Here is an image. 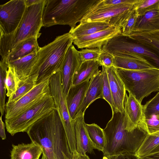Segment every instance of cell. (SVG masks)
I'll return each mask as SVG.
<instances>
[{
    "mask_svg": "<svg viewBox=\"0 0 159 159\" xmlns=\"http://www.w3.org/2000/svg\"><path fill=\"white\" fill-rule=\"evenodd\" d=\"M73 155L72 159H90L89 156L86 154H83L77 152Z\"/></svg>",
    "mask_w": 159,
    "mask_h": 159,
    "instance_id": "cell-43",
    "label": "cell"
},
{
    "mask_svg": "<svg viewBox=\"0 0 159 159\" xmlns=\"http://www.w3.org/2000/svg\"><path fill=\"white\" fill-rule=\"evenodd\" d=\"M114 57L113 66L117 69L136 70L157 68L146 60L142 58L132 57L115 56Z\"/></svg>",
    "mask_w": 159,
    "mask_h": 159,
    "instance_id": "cell-24",
    "label": "cell"
},
{
    "mask_svg": "<svg viewBox=\"0 0 159 159\" xmlns=\"http://www.w3.org/2000/svg\"><path fill=\"white\" fill-rule=\"evenodd\" d=\"M111 26L109 23L104 22H85L80 23L75 27L71 28L69 33L74 39L92 34Z\"/></svg>",
    "mask_w": 159,
    "mask_h": 159,
    "instance_id": "cell-25",
    "label": "cell"
},
{
    "mask_svg": "<svg viewBox=\"0 0 159 159\" xmlns=\"http://www.w3.org/2000/svg\"><path fill=\"white\" fill-rule=\"evenodd\" d=\"M47 0L26 7L22 19L16 31L9 34H0V54L7 59L16 45L32 37L39 38L43 26V15Z\"/></svg>",
    "mask_w": 159,
    "mask_h": 159,
    "instance_id": "cell-4",
    "label": "cell"
},
{
    "mask_svg": "<svg viewBox=\"0 0 159 159\" xmlns=\"http://www.w3.org/2000/svg\"><path fill=\"white\" fill-rule=\"evenodd\" d=\"M37 37H32L24 40L17 44L8 56V62L25 57L35 51H38L40 47Z\"/></svg>",
    "mask_w": 159,
    "mask_h": 159,
    "instance_id": "cell-23",
    "label": "cell"
},
{
    "mask_svg": "<svg viewBox=\"0 0 159 159\" xmlns=\"http://www.w3.org/2000/svg\"><path fill=\"white\" fill-rule=\"evenodd\" d=\"M102 159H139L135 154L125 153L111 155H103Z\"/></svg>",
    "mask_w": 159,
    "mask_h": 159,
    "instance_id": "cell-41",
    "label": "cell"
},
{
    "mask_svg": "<svg viewBox=\"0 0 159 159\" xmlns=\"http://www.w3.org/2000/svg\"><path fill=\"white\" fill-rule=\"evenodd\" d=\"M126 127L125 113L112 112L111 119L103 129L106 140L103 155L135 153L148 133L140 123L132 131Z\"/></svg>",
    "mask_w": 159,
    "mask_h": 159,
    "instance_id": "cell-2",
    "label": "cell"
},
{
    "mask_svg": "<svg viewBox=\"0 0 159 159\" xmlns=\"http://www.w3.org/2000/svg\"><path fill=\"white\" fill-rule=\"evenodd\" d=\"M26 7L25 0H11L0 5V34H11L16 31Z\"/></svg>",
    "mask_w": 159,
    "mask_h": 159,
    "instance_id": "cell-12",
    "label": "cell"
},
{
    "mask_svg": "<svg viewBox=\"0 0 159 159\" xmlns=\"http://www.w3.org/2000/svg\"><path fill=\"white\" fill-rule=\"evenodd\" d=\"M49 80L51 94L63 125L70 151L75 154L77 152L74 120L70 116L62 89L61 70L52 75Z\"/></svg>",
    "mask_w": 159,
    "mask_h": 159,
    "instance_id": "cell-8",
    "label": "cell"
},
{
    "mask_svg": "<svg viewBox=\"0 0 159 159\" xmlns=\"http://www.w3.org/2000/svg\"><path fill=\"white\" fill-rule=\"evenodd\" d=\"M83 62L79 51L71 44L66 52L61 69L62 87L66 97L72 85L74 74Z\"/></svg>",
    "mask_w": 159,
    "mask_h": 159,
    "instance_id": "cell-13",
    "label": "cell"
},
{
    "mask_svg": "<svg viewBox=\"0 0 159 159\" xmlns=\"http://www.w3.org/2000/svg\"><path fill=\"white\" fill-rule=\"evenodd\" d=\"M42 0H25L26 7L30 6L34 4L41 2Z\"/></svg>",
    "mask_w": 159,
    "mask_h": 159,
    "instance_id": "cell-44",
    "label": "cell"
},
{
    "mask_svg": "<svg viewBox=\"0 0 159 159\" xmlns=\"http://www.w3.org/2000/svg\"><path fill=\"white\" fill-rule=\"evenodd\" d=\"M89 83L90 81L88 80L72 85L69 90L66 100L70 116L73 120L75 119L78 109L83 101Z\"/></svg>",
    "mask_w": 159,
    "mask_h": 159,
    "instance_id": "cell-18",
    "label": "cell"
},
{
    "mask_svg": "<svg viewBox=\"0 0 159 159\" xmlns=\"http://www.w3.org/2000/svg\"><path fill=\"white\" fill-rule=\"evenodd\" d=\"M74 39L68 32L57 37L51 42L40 47L33 73V75L38 74L36 84L61 70L66 54Z\"/></svg>",
    "mask_w": 159,
    "mask_h": 159,
    "instance_id": "cell-5",
    "label": "cell"
},
{
    "mask_svg": "<svg viewBox=\"0 0 159 159\" xmlns=\"http://www.w3.org/2000/svg\"><path fill=\"white\" fill-rule=\"evenodd\" d=\"M101 72L103 76L102 99L105 100L109 103L112 111L114 110V105L109 79L105 67L102 66Z\"/></svg>",
    "mask_w": 159,
    "mask_h": 159,
    "instance_id": "cell-34",
    "label": "cell"
},
{
    "mask_svg": "<svg viewBox=\"0 0 159 159\" xmlns=\"http://www.w3.org/2000/svg\"><path fill=\"white\" fill-rule=\"evenodd\" d=\"M38 76L36 74L21 79L17 90L8 97L6 103L15 102L30 92L36 85Z\"/></svg>",
    "mask_w": 159,
    "mask_h": 159,
    "instance_id": "cell-30",
    "label": "cell"
},
{
    "mask_svg": "<svg viewBox=\"0 0 159 159\" xmlns=\"http://www.w3.org/2000/svg\"><path fill=\"white\" fill-rule=\"evenodd\" d=\"M138 0H100L94 4L96 7L110 6L122 4H134Z\"/></svg>",
    "mask_w": 159,
    "mask_h": 159,
    "instance_id": "cell-39",
    "label": "cell"
},
{
    "mask_svg": "<svg viewBox=\"0 0 159 159\" xmlns=\"http://www.w3.org/2000/svg\"><path fill=\"white\" fill-rule=\"evenodd\" d=\"M2 116L1 115L0 119V136L2 140H5L6 138L5 129V124L2 121Z\"/></svg>",
    "mask_w": 159,
    "mask_h": 159,
    "instance_id": "cell-42",
    "label": "cell"
},
{
    "mask_svg": "<svg viewBox=\"0 0 159 159\" xmlns=\"http://www.w3.org/2000/svg\"><path fill=\"white\" fill-rule=\"evenodd\" d=\"M128 36L152 49L159 55V30L132 32Z\"/></svg>",
    "mask_w": 159,
    "mask_h": 159,
    "instance_id": "cell-27",
    "label": "cell"
},
{
    "mask_svg": "<svg viewBox=\"0 0 159 159\" xmlns=\"http://www.w3.org/2000/svg\"><path fill=\"white\" fill-rule=\"evenodd\" d=\"M83 62L89 61H97L102 52L99 48H85L79 51Z\"/></svg>",
    "mask_w": 159,
    "mask_h": 159,
    "instance_id": "cell-37",
    "label": "cell"
},
{
    "mask_svg": "<svg viewBox=\"0 0 159 159\" xmlns=\"http://www.w3.org/2000/svg\"><path fill=\"white\" fill-rule=\"evenodd\" d=\"M114 58L110 53L102 51L97 61L100 66L108 67L113 66Z\"/></svg>",
    "mask_w": 159,
    "mask_h": 159,
    "instance_id": "cell-40",
    "label": "cell"
},
{
    "mask_svg": "<svg viewBox=\"0 0 159 159\" xmlns=\"http://www.w3.org/2000/svg\"><path fill=\"white\" fill-rule=\"evenodd\" d=\"M51 94L49 79L36 85L27 94L16 101L6 103L5 119L13 118L30 108Z\"/></svg>",
    "mask_w": 159,
    "mask_h": 159,
    "instance_id": "cell-11",
    "label": "cell"
},
{
    "mask_svg": "<svg viewBox=\"0 0 159 159\" xmlns=\"http://www.w3.org/2000/svg\"><path fill=\"white\" fill-rule=\"evenodd\" d=\"M21 79L16 74L14 68L8 65L6 78L5 84L7 91L6 95L8 97L16 91Z\"/></svg>",
    "mask_w": 159,
    "mask_h": 159,
    "instance_id": "cell-32",
    "label": "cell"
},
{
    "mask_svg": "<svg viewBox=\"0 0 159 159\" xmlns=\"http://www.w3.org/2000/svg\"><path fill=\"white\" fill-rule=\"evenodd\" d=\"M102 74L100 71L90 79L84 100L78 109L76 117L84 115L86 110L93 102L98 99L102 98Z\"/></svg>",
    "mask_w": 159,
    "mask_h": 159,
    "instance_id": "cell-19",
    "label": "cell"
},
{
    "mask_svg": "<svg viewBox=\"0 0 159 159\" xmlns=\"http://www.w3.org/2000/svg\"><path fill=\"white\" fill-rule=\"evenodd\" d=\"M143 106L144 116L159 115V91L152 98L147 102Z\"/></svg>",
    "mask_w": 159,
    "mask_h": 159,
    "instance_id": "cell-35",
    "label": "cell"
},
{
    "mask_svg": "<svg viewBox=\"0 0 159 159\" xmlns=\"http://www.w3.org/2000/svg\"><path fill=\"white\" fill-rule=\"evenodd\" d=\"M100 66L98 61L83 62L75 71L73 79L72 85H75L89 80L99 72Z\"/></svg>",
    "mask_w": 159,
    "mask_h": 159,
    "instance_id": "cell-26",
    "label": "cell"
},
{
    "mask_svg": "<svg viewBox=\"0 0 159 159\" xmlns=\"http://www.w3.org/2000/svg\"><path fill=\"white\" fill-rule=\"evenodd\" d=\"M41 159H45V158L43 155Z\"/></svg>",
    "mask_w": 159,
    "mask_h": 159,
    "instance_id": "cell-46",
    "label": "cell"
},
{
    "mask_svg": "<svg viewBox=\"0 0 159 159\" xmlns=\"http://www.w3.org/2000/svg\"><path fill=\"white\" fill-rule=\"evenodd\" d=\"M98 0H47L43 15V26L68 25L73 28Z\"/></svg>",
    "mask_w": 159,
    "mask_h": 159,
    "instance_id": "cell-3",
    "label": "cell"
},
{
    "mask_svg": "<svg viewBox=\"0 0 159 159\" xmlns=\"http://www.w3.org/2000/svg\"><path fill=\"white\" fill-rule=\"evenodd\" d=\"M38 51H35L22 58L8 62L13 67L20 79L33 75L34 66L38 59Z\"/></svg>",
    "mask_w": 159,
    "mask_h": 159,
    "instance_id": "cell-22",
    "label": "cell"
},
{
    "mask_svg": "<svg viewBox=\"0 0 159 159\" xmlns=\"http://www.w3.org/2000/svg\"><path fill=\"white\" fill-rule=\"evenodd\" d=\"M140 123L144 126L148 134L159 132V115L146 117L143 116Z\"/></svg>",
    "mask_w": 159,
    "mask_h": 159,
    "instance_id": "cell-33",
    "label": "cell"
},
{
    "mask_svg": "<svg viewBox=\"0 0 159 159\" xmlns=\"http://www.w3.org/2000/svg\"><path fill=\"white\" fill-rule=\"evenodd\" d=\"M8 68V64L7 59H2L0 62V110L2 116L5 112V100L7 94L5 81Z\"/></svg>",
    "mask_w": 159,
    "mask_h": 159,
    "instance_id": "cell-31",
    "label": "cell"
},
{
    "mask_svg": "<svg viewBox=\"0 0 159 159\" xmlns=\"http://www.w3.org/2000/svg\"><path fill=\"white\" fill-rule=\"evenodd\" d=\"M121 33V27L113 25L92 34L75 39L73 43L79 48L102 49L109 40Z\"/></svg>",
    "mask_w": 159,
    "mask_h": 159,
    "instance_id": "cell-14",
    "label": "cell"
},
{
    "mask_svg": "<svg viewBox=\"0 0 159 159\" xmlns=\"http://www.w3.org/2000/svg\"><path fill=\"white\" fill-rule=\"evenodd\" d=\"M159 2V0H138L134 5V8L139 16L144 15Z\"/></svg>",
    "mask_w": 159,
    "mask_h": 159,
    "instance_id": "cell-36",
    "label": "cell"
},
{
    "mask_svg": "<svg viewBox=\"0 0 159 159\" xmlns=\"http://www.w3.org/2000/svg\"><path fill=\"white\" fill-rule=\"evenodd\" d=\"M126 128L132 131L136 128L143 117V106L131 94H126L124 102Z\"/></svg>",
    "mask_w": 159,
    "mask_h": 159,
    "instance_id": "cell-16",
    "label": "cell"
},
{
    "mask_svg": "<svg viewBox=\"0 0 159 159\" xmlns=\"http://www.w3.org/2000/svg\"><path fill=\"white\" fill-rule=\"evenodd\" d=\"M114 57L143 59L159 69V55L152 49L121 33L109 40L102 48Z\"/></svg>",
    "mask_w": 159,
    "mask_h": 159,
    "instance_id": "cell-7",
    "label": "cell"
},
{
    "mask_svg": "<svg viewBox=\"0 0 159 159\" xmlns=\"http://www.w3.org/2000/svg\"><path fill=\"white\" fill-rule=\"evenodd\" d=\"M40 146L45 159H72L65 131L57 108L42 117L26 132Z\"/></svg>",
    "mask_w": 159,
    "mask_h": 159,
    "instance_id": "cell-1",
    "label": "cell"
},
{
    "mask_svg": "<svg viewBox=\"0 0 159 159\" xmlns=\"http://www.w3.org/2000/svg\"><path fill=\"white\" fill-rule=\"evenodd\" d=\"M135 4L100 7H96L94 5L80 23L104 22L109 23L111 26H118L121 28L134 9Z\"/></svg>",
    "mask_w": 159,
    "mask_h": 159,
    "instance_id": "cell-10",
    "label": "cell"
},
{
    "mask_svg": "<svg viewBox=\"0 0 159 159\" xmlns=\"http://www.w3.org/2000/svg\"><path fill=\"white\" fill-rule=\"evenodd\" d=\"M114 105V111L125 112L124 102L126 94L124 84L114 66L106 67Z\"/></svg>",
    "mask_w": 159,
    "mask_h": 159,
    "instance_id": "cell-15",
    "label": "cell"
},
{
    "mask_svg": "<svg viewBox=\"0 0 159 159\" xmlns=\"http://www.w3.org/2000/svg\"><path fill=\"white\" fill-rule=\"evenodd\" d=\"M12 147L10 159H39L43 153L41 147L33 142L12 144Z\"/></svg>",
    "mask_w": 159,
    "mask_h": 159,
    "instance_id": "cell-21",
    "label": "cell"
},
{
    "mask_svg": "<svg viewBox=\"0 0 159 159\" xmlns=\"http://www.w3.org/2000/svg\"><path fill=\"white\" fill-rule=\"evenodd\" d=\"M159 153V132L148 134L135 154L139 158Z\"/></svg>",
    "mask_w": 159,
    "mask_h": 159,
    "instance_id": "cell-28",
    "label": "cell"
},
{
    "mask_svg": "<svg viewBox=\"0 0 159 159\" xmlns=\"http://www.w3.org/2000/svg\"><path fill=\"white\" fill-rule=\"evenodd\" d=\"M51 94L19 115L5 119L7 131L13 136L19 132H26L35 122L46 114L56 108Z\"/></svg>",
    "mask_w": 159,
    "mask_h": 159,
    "instance_id": "cell-9",
    "label": "cell"
},
{
    "mask_svg": "<svg viewBox=\"0 0 159 159\" xmlns=\"http://www.w3.org/2000/svg\"><path fill=\"white\" fill-rule=\"evenodd\" d=\"M126 90L139 102L152 93L159 91V69L130 70L117 69Z\"/></svg>",
    "mask_w": 159,
    "mask_h": 159,
    "instance_id": "cell-6",
    "label": "cell"
},
{
    "mask_svg": "<svg viewBox=\"0 0 159 159\" xmlns=\"http://www.w3.org/2000/svg\"><path fill=\"white\" fill-rule=\"evenodd\" d=\"M85 125L94 149L102 152L106 144V140L103 129L97 125L93 123Z\"/></svg>",
    "mask_w": 159,
    "mask_h": 159,
    "instance_id": "cell-29",
    "label": "cell"
},
{
    "mask_svg": "<svg viewBox=\"0 0 159 159\" xmlns=\"http://www.w3.org/2000/svg\"><path fill=\"white\" fill-rule=\"evenodd\" d=\"M159 30V2L142 16L138 17L133 32Z\"/></svg>",
    "mask_w": 159,
    "mask_h": 159,
    "instance_id": "cell-20",
    "label": "cell"
},
{
    "mask_svg": "<svg viewBox=\"0 0 159 159\" xmlns=\"http://www.w3.org/2000/svg\"><path fill=\"white\" fill-rule=\"evenodd\" d=\"M139 159H159V153L148 156Z\"/></svg>",
    "mask_w": 159,
    "mask_h": 159,
    "instance_id": "cell-45",
    "label": "cell"
},
{
    "mask_svg": "<svg viewBox=\"0 0 159 159\" xmlns=\"http://www.w3.org/2000/svg\"><path fill=\"white\" fill-rule=\"evenodd\" d=\"M84 116H77L74 120L76 152L83 154H92L94 148L85 127Z\"/></svg>",
    "mask_w": 159,
    "mask_h": 159,
    "instance_id": "cell-17",
    "label": "cell"
},
{
    "mask_svg": "<svg viewBox=\"0 0 159 159\" xmlns=\"http://www.w3.org/2000/svg\"><path fill=\"white\" fill-rule=\"evenodd\" d=\"M138 16L134 9L121 27V33L128 35L133 31Z\"/></svg>",
    "mask_w": 159,
    "mask_h": 159,
    "instance_id": "cell-38",
    "label": "cell"
}]
</instances>
